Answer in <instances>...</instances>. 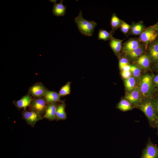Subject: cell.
<instances>
[{"mask_svg": "<svg viewBox=\"0 0 158 158\" xmlns=\"http://www.w3.org/2000/svg\"><path fill=\"white\" fill-rule=\"evenodd\" d=\"M147 117L150 127L155 128L158 118L157 116L154 101L146 100L141 102L137 107Z\"/></svg>", "mask_w": 158, "mask_h": 158, "instance_id": "1", "label": "cell"}, {"mask_svg": "<svg viewBox=\"0 0 158 158\" xmlns=\"http://www.w3.org/2000/svg\"><path fill=\"white\" fill-rule=\"evenodd\" d=\"M47 89L41 83H38L34 84L29 88V93L32 96L37 98L43 97L45 91Z\"/></svg>", "mask_w": 158, "mask_h": 158, "instance_id": "9", "label": "cell"}, {"mask_svg": "<svg viewBox=\"0 0 158 158\" xmlns=\"http://www.w3.org/2000/svg\"><path fill=\"white\" fill-rule=\"evenodd\" d=\"M126 100L131 104L135 105L137 107L141 102L140 92L139 88L135 87L131 92L128 94L126 96Z\"/></svg>", "mask_w": 158, "mask_h": 158, "instance_id": "8", "label": "cell"}, {"mask_svg": "<svg viewBox=\"0 0 158 158\" xmlns=\"http://www.w3.org/2000/svg\"><path fill=\"white\" fill-rule=\"evenodd\" d=\"M150 56L153 60H158V52L149 53Z\"/></svg>", "mask_w": 158, "mask_h": 158, "instance_id": "29", "label": "cell"}, {"mask_svg": "<svg viewBox=\"0 0 158 158\" xmlns=\"http://www.w3.org/2000/svg\"><path fill=\"white\" fill-rule=\"evenodd\" d=\"M154 102L156 114L158 118V100Z\"/></svg>", "mask_w": 158, "mask_h": 158, "instance_id": "31", "label": "cell"}, {"mask_svg": "<svg viewBox=\"0 0 158 158\" xmlns=\"http://www.w3.org/2000/svg\"><path fill=\"white\" fill-rule=\"evenodd\" d=\"M22 117L28 124L33 127L37 122L42 119L40 114L31 110L23 111Z\"/></svg>", "mask_w": 158, "mask_h": 158, "instance_id": "7", "label": "cell"}, {"mask_svg": "<svg viewBox=\"0 0 158 158\" xmlns=\"http://www.w3.org/2000/svg\"><path fill=\"white\" fill-rule=\"evenodd\" d=\"M156 67L158 69V62H157V63L156 64Z\"/></svg>", "mask_w": 158, "mask_h": 158, "instance_id": "35", "label": "cell"}, {"mask_svg": "<svg viewBox=\"0 0 158 158\" xmlns=\"http://www.w3.org/2000/svg\"><path fill=\"white\" fill-rule=\"evenodd\" d=\"M157 129V134L158 136V122H157L156 126V128Z\"/></svg>", "mask_w": 158, "mask_h": 158, "instance_id": "34", "label": "cell"}, {"mask_svg": "<svg viewBox=\"0 0 158 158\" xmlns=\"http://www.w3.org/2000/svg\"><path fill=\"white\" fill-rule=\"evenodd\" d=\"M139 40L133 38L125 42L122 45L121 49L126 53L131 51L139 47L141 44Z\"/></svg>", "mask_w": 158, "mask_h": 158, "instance_id": "10", "label": "cell"}, {"mask_svg": "<svg viewBox=\"0 0 158 158\" xmlns=\"http://www.w3.org/2000/svg\"><path fill=\"white\" fill-rule=\"evenodd\" d=\"M122 20L114 13L112 14L111 20V25L112 30L111 31L113 34L114 32L119 27H120Z\"/></svg>", "mask_w": 158, "mask_h": 158, "instance_id": "20", "label": "cell"}, {"mask_svg": "<svg viewBox=\"0 0 158 158\" xmlns=\"http://www.w3.org/2000/svg\"></svg>", "mask_w": 158, "mask_h": 158, "instance_id": "36", "label": "cell"}, {"mask_svg": "<svg viewBox=\"0 0 158 158\" xmlns=\"http://www.w3.org/2000/svg\"><path fill=\"white\" fill-rule=\"evenodd\" d=\"M116 108L123 111L130 110L133 109L132 105L126 99L121 100L117 105Z\"/></svg>", "mask_w": 158, "mask_h": 158, "instance_id": "21", "label": "cell"}, {"mask_svg": "<svg viewBox=\"0 0 158 158\" xmlns=\"http://www.w3.org/2000/svg\"><path fill=\"white\" fill-rule=\"evenodd\" d=\"M145 26L142 22L133 23L131 25L130 33L132 35H140L145 29Z\"/></svg>", "mask_w": 158, "mask_h": 158, "instance_id": "18", "label": "cell"}, {"mask_svg": "<svg viewBox=\"0 0 158 158\" xmlns=\"http://www.w3.org/2000/svg\"><path fill=\"white\" fill-rule=\"evenodd\" d=\"M129 64V62L127 59L123 58L120 59L119 61V66L121 69L125 66Z\"/></svg>", "mask_w": 158, "mask_h": 158, "instance_id": "27", "label": "cell"}, {"mask_svg": "<svg viewBox=\"0 0 158 158\" xmlns=\"http://www.w3.org/2000/svg\"><path fill=\"white\" fill-rule=\"evenodd\" d=\"M140 158H158V147L152 142L149 137Z\"/></svg>", "mask_w": 158, "mask_h": 158, "instance_id": "5", "label": "cell"}, {"mask_svg": "<svg viewBox=\"0 0 158 158\" xmlns=\"http://www.w3.org/2000/svg\"><path fill=\"white\" fill-rule=\"evenodd\" d=\"M158 33L153 26L145 28L140 35L139 40L142 42L146 47L150 43L154 41L157 37Z\"/></svg>", "mask_w": 158, "mask_h": 158, "instance_id": "4", "label": "cell"}, {"mask_svg": "<svg viewBox=\"0 0 158 158\" xmlns=\"http://www.w3.org/2000/svg\"><path fill=\"white\" fill-rule=\"evenodd\" d=\"M154 29L158 33V22L153 26Z\"/></svg>", "mask_w": 158, "mask_h": 158, "instance_id": "33", "label": "cell"}, {"mask_svg": "<svg viewBox=\"0 0 158 158\" xmlns=\"http://www.w3.org/2000/svg\"><path fill=\"white\" fill-rule=\"evenodd\" d=\"M121 75L124 79H127L131 77V73L130 71H122Z\"/></svg>", "mask_w": 158, "mask_h": 158, "instance_id": "28", "label": "cell"}, {"mask_svg": "<svg viewBox=\"0 0 158 158\" xmlns=\"http://www.w3.org/2000/svg\"><path fill=\"white\" fill-rule=\"evenodd\" d=\"M48 104L45 98L42 97L32 99L30 107L31 110L42 115L45 113Z\"/></svg>", "mask_w": 158, "mask_h": 158, "instance_id": "6", "label": "cell"}, {"mask_svg": "<svg viewBox=\"0 0 158 158\" xmlns=\"http://www.w3.org/2000/svg\"><path fill=\"white\" fill-rule=\"evenodd\" d=\"M130 66L128 64L123 67L121 70L122 71H130Z\"/></svg>", "mask_w": 158, "mask_h": 158, "instance_id": "30", "label": "cell"}, {"mask_svg": "<svg viewBox=\"0 0 158 158\" xmlns=\"http://www.w3.org/2000/svg\"><path fill=\"white\" fill-rule=\"evenodd\" d=\"M139 88L142 96L145 97L150 95L154 90L152 76L149 75H144L140 81Z\"/></svg>", "mask_w": 158, "mask_h": 158, "instance_id": "3", "label": "cell"}, {"mask_svg": "<svg viewBox=\"0 0 158 158\" xmlns=\"http://www.w3.org/2000/svg\"><path fill=\"white\" fill-rule=\"evenodd\" d=\"M71 83L68 82L61 87L59 93L61 96H64L70 94Z\"/></svg>", "mask_w": 158, "mask_h": 158, "instance_id": "23", "label": "cell"}, {"mask_svg": "<svg viewBox=\"0 0 158 158\" xmlns=\"http://www.w3.org/2000/svg\"><path fill=\"white\" fill-rule=\"evenodd\" d=\"M125 84L126 89L129 91H131L135 87L136 81L134 77H131L126 80Z\"/></svg>", "mask_w": 158, "mask_h": 158, "instance_id": "24", "label": "cell"}, {"mask_svg": "<svg viewBox=\"0 0 158 158\" xmlns=\"http://www.w3.org/2000/svg\"><path fill=\"white\" fill-rule=\"evenodd\" d=\"M120 27L121 31L123 33L126 34L130 29L131 25L123 21L122 20Z\"/></svg>", "mask_w": 158, "mask_h": 158, "instance_id": "26", "label": "cell"}, {"mask_svg": "<svg viewBox=\"0 0 158 158\" xmlns=\"http://www.w3.org/2000/svg\"><path fill=\"white\" fill-rule=\"evenodd\" d=\"M122 42V40L114 37L110 40L109 46L115 54L118 55L119 54L121 50Z\"/></svg>", "mask_w": 158, "mask_h": 158, "instance_id": "17", "label": "cell"}, {"mask_svg": "<svg viewBox=\"0 0 158 158\" xmlns=\"http://www.w3.org/2000/svg\"><path fill=\"white\" fill-rule=\"evenodd\" d=\"M57 106L56 103L49 104L44 113V117L51 121L55 119Z\"/></svg>", "mask_w": 158, "mask_h": 158, "instance_id": "15", "label": "cell"}, {"mask_svg": "<svg viewBox=\"0 0 158 158\" xmlns=\"http://www.w3.org/2000/svg\"><path fill=\"white\" fill-rule=\"evenodd\" d=\"M147 47L144 44H141L137 48L126 54V57L131 60L139 58L144 52Z\"/></svg>", "mask_w": 158, "mask_h": 158, "instance_id": "14", "label": "cell"}, {"mask_svg": "<svg viewBox=\"0 0 158 158\" xmlns=\"http://www.w3.org/2000/svg\"><path fill=\"white\" fill-rule=\"evenodd\" d=\"M54 2L52 12L54 16L58 17L64 16L66 13V7L63 4V1L61 0L59 3H56L55 1H52Z\"/></svg>", "mask_w": 158, "mask_h": 158, "instance_id": "13", "label": "cell"}, {"mask_svg": "<svg viewBox=\"0 0 158 158\" xmlns=\"http://www.w3.org/2000/svg\"><path fill=\"white\" fill-rule=\"evenodd\" d=\"M74 20L81 34L89 37L93 35L94 29L97 24L93 21H89L84 18L82 11H80Z\"/></svg>", "mask_w": 158, "mask_h": 158, "instance_id": "2", "label": "cell"}, {"mask_svg": "<svg viewBox=\"0 0 158 158\" xmlns=\"http://www.w3.org/2000/svg\"><path fill=\"white\" fill-rule=\"evenodd\" d=\"M66 104L64 101L57 107L55 119L57 120H65L67 118L66 114L65 111Z\"/></svg>", "mask_w": 158, "mask_h": 158, "instance_id": "16", "label": "cell"}, {"mask_svg": "<svg viewBox=\"0 0 158 158\" xmlns=\"http://www.w3.org/2000/svg\"><path fill=\"white\" fill-rule=\"evenodd\" d=\"M153 81L155 85L158 86V75L155 76L154 78Z\"/></svg>", "mask_w": 158, "mask_h": 158, "instance_id": "32", "label": "cell"}, {"mask_svg": "<svg viewBox=\"0 0 158 158\" xmlns=\"http://www.w3.org/2000/svg\"><path fill=\"white\" fill-rule=\"evenodd\" d=\"M61 96L59 94L54 91L47 90L44 92V97L48 104L56 103L60 101Z\"/></svg>", "mask_w": 158, "mask_h": 158, "instance_id": "11", "label": "cell"}, {"mask_svg": "<svg viewBox=\"0 0 158 158\" xmlns=\"http://www.w3.org/2000/svg\"><path fill=\"white\" fill-rule=\"evenodd\" d=\"M113 34L111 32H109L103 29L99 30L98 34V39L106 41L111 40Z\"/></svg>", "mask_w": 158, "mask_h": 158, "instance_id": "22", "label": "cell"}, {"mask_svg": "<svg viewBox=\"0 0 158 158\" xmlns=\"http://www.w3.org/2000/svg\"><path fill=\"white\" fill-rule=\"evenodd\" d=\"M136 62L142 68L147 69L150 66V60L148 56L146 54H142L138 58Z\"/></svg>", "mask_w": 158, "mask_h": 158, "instance_id": "19", "label": "cell"}, {"mask_svg": "<svg viewBox=\"0 0 158 158\" xmlns=\"http://www.w3.org/2000/svg\"><path fill=\"white\" fill-rule=\"evenodd\" d=\"M32 99L29 94H27L22 97L19 100L15 101L14 103L18 109L23 108L25 110L28 106H30Z\"/></svg>", "mask_w": 158, "mask_h": 158, "instance_id": "12", "label": "cell"}, {"mask_svg": "<svg viewBox=\"0 0 158 158\" xmlns=\"http://www.w3.org/2000/svg\"><path fill=\"white\" fill-rule=\"evenodd\" d=\"M130 71L133 75L135 77H138L140 74L141 71L140 69L135 65H130Z\"/></svg>", "mask_w": 158, "mask_h": 158, "instance_id": "25", "label": "cell"}]
</instances>
